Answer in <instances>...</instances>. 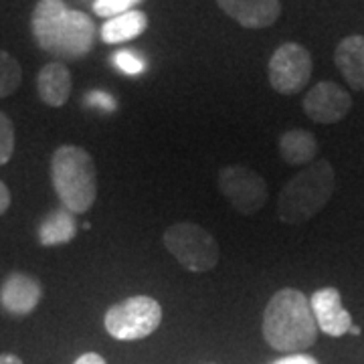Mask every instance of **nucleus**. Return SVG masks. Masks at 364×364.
<instances>
[{"mask_svg":"<svg viewBox=\"0 0 364 364\" xmlns=\"http://www.w3.org/2000/svg\"><path fill=\"white\" fill-rule=\"evenodd\" d=\"M269 85L282 95H296L312 77V57L299 43H284L273 51L267 65Z\"/></svg>","mask_w":364,"mask_h":364,"instance_id":"nucleus-8","label":"nucleus"},{"mask_svg":"<svg viewBox=\"0 0 364 364\" xmlns=\"http://www.w3.org/2000/svg\"><path fill=\"white\" fill-rule=\"evenodd\" d=\"M0 364H25L14 354H0Z\"/></svg>","mask_w":364,"mask_h":364,"instance_id":"nucleus-26","label":"nucleus"},{"mask_svg":"<svg viewBox=\"0 0 364 364\" xmlns=\"http://www.w3.org/2000/svg\"><path fill=\"white\" fill-rule=\"evenodd\" d=\"M11 207V191L4 182L0 181V215H4Z\"/></svg>","mask_w":364,"mask_h":364,"instance_id":"nucleus-24","label":"nucleus"},{"mask_svg":"<svg viewBox=\"0 0 364 364\" xmlns=\"http://www.w3.org/2000/svg\"><path fill=\"white\" fill-rule=\"evenodd\" d=\"M14 154V126L11 117L0 112V166H4Z\"/></svg>","mask_w":364,"mask_h":364,"instance_id":"nucleus-19","label":"nucleus"},{"mask_svg":"<svg viewBox=\"0 0 364 364\" xmlns=\"http://www.w3.org/2000/svg\"><path fill=\"white\" fill-rule=\"evenodd\" d=\"M71 87H73L71 71L61 61L47 63L39 71V75H37L39 97L47 105H51V107L65 105L69 95H71Z\"/></svg>","mask_w":364,"mask_h":364,"instance_id":"nucleus-14","label":"nucleus"},{"mask_svg":"<svg viewBox=\"0 0 364 364\" xmlns=\"http://www.w3.org/2000/svg\"><path fill=\"white\" fill-rule=\"evenodd\" d=\"M162 322V306L150 296L122 299L105 312L104 326L112 338L122 342L148 338Z\"/></svg>","mask_w":364,"mask_h":364,"instance_id":"nucleus-6","label":"nucleus"},{"mask_svg":"<svg viewBox=\"0 0 364 364\" xmlns=\"http://www.w3.org/2000/svg\"><path fill=\"white\" fill-rule=\"evenodd\" d=\"M279 156L289 166H301L312 164L314 158L318 156V140L312 132L294 128L282 134L279 138Z\"/></svg>","mask_w":364,"mask_h":364,"instance_id":"nucleus-15","label":"nucleus"},{"mask_svg":"<svg viewBox=\"0 0 364 364\" xmlns=\"http://www.w3.org/2000/svg\"><path fill=\"white\" fill-rule=\"evenodd\" d=\"M310 306H312L316 324L328 336L340 338L348 334L354 326L350 312L342 306V294L336 287H322L314 291Z\"/></svg>","mask_w":364,"mask_h":364,"instance_id":"nucleus-10","label":"nucleus"},{"mask_svg":"<svg viewBox=\"0 0 364 364\" xmlns=\"http://www.w3.org/2000/svg\"><path fill=\"white\" fill-rule=\"evenodd\" d=\"M316 324L310 299L296 287L275 291L263 312V338L273 350L301 354L316 344Z\"/></svg>","mask_w":364,"mask_h":364,"instance_id":"nucleus-2","label":"nucleus"},{"mask_svg":"<svg viewBox=\"0 0 364 364\" xmlns=\"http://www.w3.org/2000/svg\"><path fill=\"white\" fill-rule=\"evenodd\" d=\"M162 241L170 255L188 272H213L221 259V247L215 235L196 223L184 221L170 225L164 231Z\"/></svg>","mask_w":364,"mask_h":364,"instance_id":"nucleus-5","label":"nucleus"},{"mask_svg":"<svg viewBox=\"0 0 364 364\" xmlns=\"http://www.w3.org/2000/svg\"><path fill=\"white\" fill-rule=\"evenodd\" d=\"M273 364H320L314 356L310 354H306V352H301V354H287L284 358H279V360H275Z\"/></svg>","mask_w":364,"mask_h":364,"instance_id":"nucleus-22","label":"nucleus"},{"mask_svg":"<svg viewBox=\"0 0 364 364\" xmlns=\"http://www.w3.org/2000/svg\"><path fill=\"white\" fill-rule=\"evenodd\" d=\"M350 334H356V336H358V334H360V328H356V326H352V328H350Z\"/></svg>","mask_w":364,"mask_h":364,"instance_id":"nucleus-27","label":"nucleus"},{"mask_svg":"<svg viewBox=\"0 0 364 364\" xmlns=\"http://www.w3.org/2000/svg\"><path fill=\"white\" fill-rule=\"evenodd\" d=\"M219 9L245 28H267L282 14L279 0H217Z\"/></svg>","mask_w":364,"mask_h":364,"instance_id":"nucleus-11","label":"nucleus"},{"mask_svg":"<svg viewBox=\"0 0 364 364\" xmlns=\"http://www.w3.org/2000/svg\"><path fill=\"white\" fill-rule=\"evenodd\" d=\"M334 63L354 91H364V35H350L340 41Z\"/></svg>","mask_w":364,"mask_h":364,"instance_id":"nucleus-13","label":"nucleus"},{"mask_svg":"<svg viewBox=\"0 0 364 364\" xmlns=\"http://www.w3.org/2000/svg\"><path fill=\"white\" fill-rule=\"evenodd\" d=\"M31 28L41 49L63 61L85 57L95 43L93 21L81 11H71L63 0H39Z\"/></svg>","mask_w":364,"mask_h":364,"instance_id":"nucleus-1","label":"nucleus"},{"mask_svg":"<svg viewBox=\"0 0 364 364\" xmlns=\"http://www.w3.org/2000/svg\"><path fill=\"white\" fill-rule=\"evenodd\" d=\"M73 364H107V363L104 360V356H100L97 352H85V354H81Z\"/></svg>","mask_w":364,"mask_h":364,"instance_id":"nucleus-25","label":"nucleus"},{"mask_svg":"<svg viewBox=\"0 0 364 364\" xmlns=\"http://www.w3.org/2000/svg\"><path fill=\"white\" fill-rule=\"evenodd\" d=\"M336 191V172L328 160H316L286 182L277 196V217L286 225L314 219Z\"/></svg>","mask_w":364,"mask_h":364,"instance_id":"nucleus-3","label":"nucleus"},{"mask_svg":"<svg viewBox=\"0 0 364 364\" xmlns=\"http://www.w3.org/2000/svg\"><path fill=\"white\" fill-rule=\"evenodd\" d=\"M219 191L221 195L231 203V207L241 215H255L265 207L269 191L267 182L255 170L241 166V164H229L219 170Z\"/></svg>","mask_w":364,"mask_h":364,"instance_id":"nucleus-7","label":"nucleus"},{"mask_svg":"<svg viewBox=\"0 0 364 364\" xmlns=\"http://www.w3.org/2000/svg\"><path fill=\"white\" fill-rule=\"evenodd\" d=\"M114 63H116L117 69H122V71L128 73V75H138V73H142L144 71V61L132 51L116 53Z\"/></svg>","mask_w":364,"mask_h":364,"instance_id":"nucleus-21","label":"nucleus"},{"mask_svg":"<svg viewBox=\"0 0 364 364\" xmlns=\"http://www.w3.org/2000/svg\"><path fill=\"white\" fill-rule=\"evenodd\" d=\"M148 28V16L142 11H130L107 18L102 26V41L107 45H119L140 37Z\"/></svg>","mask_w":364,"mask_h":364,"instance_id":"nucleus-16","label":"nucleus"},{"mask_svg":"<svg viewBox=\"0 0 364 364\" xmlns=\"http://www.w3.org/2000/svg\"><path fill=\"white\" fill-rule=\"evenodd\" d=\"M51 181L69 213L81 215L93 207L97 198V168L85 148L73 144L57 148L51 158Z\"/></svg>","mask_w":364,"mask_h":364,"instance_id":"nucleus-4","label":"nucleus"},{"mask_svg":"<svg viewBox=\"0 0 364 364\" xmlns=\"http://www.w3.org/2000/svg\"><path fill=\"white\" fill-rule=\"evenodd\" d=\"M23 69L11 53L0 49V97H9L21 87Z\"/></svg>","mask_w":364,"mask_h":364,"instance_id":"nucleus-18","label":"nucleus"},{"mask_svg":"<svg viewBox=\"0 0 364 364\" xmlns=\"http://www.w3.org/2000/svg\"><path fill=\"white\" fill-rule=\"evenodd\" d=\"M77 235V223L75 215L69 213L67 208L55 210L49 215L39 229V239L45 247H55V245H65Z\"/></svg>","mask_w":364,"mask_h":364,"instance_id":"nucleus-17","label":"nucleus"},{"mask_svg":"<svg viewBox=\"0 0 364 364\" xmlns=\"http://www.w3.org/2000/svg\"><path fill=\"white\" fill-rule=\"evenodd\" d=\"M301 107L306 116L316 124H336L348 116L352 109V97L348 91L332 81H320L306 93Z\"/></svg>","mask_w":364,"mask_h":364,"instance_id":"nucleus-9","label":"nucleus"},{"mask_svg":"<svg viewBox=\"0 0 364 364\" xmlns=\"http://www.w3.org/2000/svg\"><path fill=\"white\" fill-rule=\"evenodd\" d=\"M138 2H142V0H95L93 2V11H95L97 16L114 18V16L134 11V6Z\"/></svg>","mask_w":364,"mask_h":364,"instance_id":"nucleus-20","label":"nucleus"},{"mask_svg":"<svg viewBox=\"0 0 364 364\" xmlns=\"http://www.w3.org/2000/svg\"><path fill=\"white\" fill-rule=\"evenodd\" d=\"M90 102H91V104L102 105V107H104V109H107V112L116 107V102H114V97H109L107 93H102V91L90 93Z\"/></svg>","mask_w":364,"mask_h":364,"instance_id":"nucleus-23","label":"nucleus"},{"mask_svg":"<svg viewBox=\"0 0 364 364\" xmlns=\"http://www.w3.org/2000/svg\"><path fill=\"white\" fill-rule=\"evenodd\" d=\"M43 298V287L39 279L26 273H13L6 277L0 289V304L9 314L26 316L39 306Z\"/></svg>","mask_w":364,"mask_h":364,"instance_id":"nucleus-12","label":"nucleus"}]
</instances>
